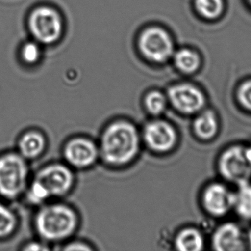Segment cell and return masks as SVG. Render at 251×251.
I'll list each match as a JSON object with an SVG mask.
<instances>
[{"label":"cell","instance_id":"cell-5","mask_svg":"<svg viewBox=\"0 0 251 251\" xmlns=\"http://www.w3.org/2000/svg\"><path fill=\"white\" fill-rule=\"evenodd\" d=\"M217 170L222 181L237 187L251 181V162L246 145L234 144L226 147L218 156Z\"/></svg>","mask_w":251,"mask_h":251},{"label":"cell","instance_id":"cell-11","mask_svg":"<svg viewBox=\"0 0 251 251\" xmlns=\"http://www.w3.org/2000/svg\"><path fill=\"white\" fill-rule=\"evenodd\" d=\"M145 142L155 152L165 153L175 147L178 139L175 128L164 121H153L144 129Z\"/></svg>","mask_w":251,"mask_h":251},{"label":"cell","instance_id":"cell-14","mask_svg":"<svg viewBox=\"0 0 251 251\" xmlns=\"http://www.w3.org/2000/svg\"><path fill=\"white\" fill-rule=\"evenodd\" d=\"M46 147L44 136L38 131H28L19 139L18 142L19 153L27 159H34L41 156Z\"/></svg>","mask_w":251,"mask_h":251},{"label":"cell","instance_id":"cell-15","mask_svg":"<svg viewBox=\"0 0 251 251\" xmlns=\"http://www.w3.org/2000/svg\"><path fill=\"white\" fill-rule=\"evenodd\" d=\"M175 246L177 250L181 251H203L206 247V240L200 230L189 227L177 234Z\"/></svg>","mask_w":251,"mask_h":251},{"label":"cell","instance_id":"cell-6","mask_svg":"<svg viewBox=\"0 0 251 251\" xmlns=\"http://www.w3.org/2000/svg\"><path fill=\"white\" fill-rule=\"evenodd\" d=\"M28 26L34 38L42 44H52L61 35V18L57 11L50 7H39L31 12Z\"/></svg>","mask_w":251,"mask_h":251},{"label":"cell","instance_id":"cell-4","mask_svg":"<svg viewBox=\"0 0 251 251\" xmlns=\"http://www.w3.org/2000/svg\"><path fill=\"white\" fill-rule=\"evenodd\" d=\"M28 175L26 160L19 153L0 156V195L8 200L22 195L26 188Z\"/></svg>","mask_w":251,"mask_h":251},{"label":"cell","instance_id":"cell-22","mask_svg":"<svg viewBox=\"0 0 251 251\" xmlns=\"http://www.w3.org/2000/svg\"><path fill=\"white\" fill-rule=\"evenodd\" d=\"M40 56H41V50H40L39 46L36 43L29 41L22 46L21 56L25 63L29 64L36 63L39 60Z\"/></svg>","mask_w":251,"mask_h":251},{"label":"cell","instance_id":"cell-25","mask_svg":"<svg viewBox=\"0 0 251 251\" xmlns=\"http://www.w3.org/2000/svg\"><path fill=\"white\" fill-rule=\"evenodd\" d=\"M246 238H247L248 250H251V229L246 232Z\"/></svg>","mask_w":251,"mask_h":251},{"label":"cell","instance_id":"cell-2","mask_svg":"<svg viewBox=\"0 0 251 251\" xmlns=\"http://www.w3.org/2000/svg\"><path fill=\"white\" fill-rule=\"evenodd\" d=\"M73 183V174L69 168L57 164L49 165L35 175L26 198L32 204H41L51 197L66 194Z\"/></svg>","mask_w":251,"mask_h":251},{"label":"cell","instance_id":"cell-10","mask_svg":"<svg viewBox=\"0 0 251 251\" xmlns=\"http://www.w3.org/2000/svg\"><path fill=\"white\" fill-rule=\"evenodd\" d=\"M210 246L212 250L218 251L248 250L246 232L237 223H222L214 229Z\"/></svg>","mask_w":251,"mask_h":251},{"label":"cell","instance_id":"cell-7","mask_svg":"<svg viewBox=\"0 0 251 251\" xmlns=\"http://www.w3.org/2000/svg\"><path fill=\"white\" fill-rule=\"evenodd\" d=\"M234 190L224 181H212L201 193L202 207L209 216L215 219L225 218L233 211Z\"/></svg>","mask_w":251,"mask_h":251},{"label":"cell","instance_id":"cell-16","mask_svg":"<svg viewBox=\"0 0 251 251\" xmlns=\"http://www.w3.org/2000/svg\"><path fill=\"white\" fill-rule=\"evenodd\" d=\"M234 190L233 212L245 222H251V181L237 186Z\"/></svg>","mask_w":251,"mask_h":251},{"label":"cell","instance_id":"cell-8","mask_svg":"<svg viewBox=\"0 0 251 251\" xmlns=\"http://www.w3.org/2000/svg\"><path fill=\"white\" fill-rule=\"evenodd\" d=\"M142 54L151 61L163 63L172 56L174 44L169 34L157 27L145 29L139 38Z\"/></svg>","mask_w":251,"mask_h":251},{"label":"cell","instance_id":"cell-21","mask_svg":"<svg viewBox=\"0 0 251 251\" xmlns=\"http://www.w3.org/2000/svg\"><path fill=\"white\" fill-rule=\"evenodd\" d=\"M236 99L243 111L251 113V80L244 81L238 87Z\"/></svg>","mask_w":251,"mask_h":251},{"label":"cell","instance_id":"cell-3","mask_svg":"<svg viewBox=\"0 0 251 251\" xmlns=\"http://www.w3.org/2000/svg\"><path fill=\"white\" fill-rule=\"evenodd\" d=\"M76 213L69 206L52 204L41 208L35 219V230L47 241H60L70 237L77 226Z\"/></svg>","mask_w":251,"mask_h":251},{"label":"cell","instance_id":"cell-23","mask_svg":"<svg viewBox=\"0 0 251 251\" xmlns=\"http://www.w3.org/2000/svg\"><path fill=\"white\" fill-rule=\"evenodd\" d=\"M25 250L28 251H43V250H47V248L45 247V246H42L41 244H39V243H31V244L27 245L26 248H25Z\"/></svg>","mask_w":251,"mask_h":251},{"label":"cell","instance_id":"cell-20","mask_svg":"<svg viewBox=\"0 0 251 251\" xmlns=\"http://www.w3.org/2000/svg\"><path fill=\"white\" fill-rule=\"evenodd\" d=\"M145 105L151 113L159 115L165 111L166 107V99L159 91H151L145 99Z\"/></svg>","mask_w":251,"mask_h":251},{"label":"cell","instance_id":"cell-19","mask_svg":"<svg viewBox=\"0 0 251 251\" xmlns=\"http://www.w3.org/2000/svg\"><path fill=\"white\" fill-rule=\"evenodd\" d=\"M195 4L199 13L206 19H215L224 10L223 0H196Z\"/></svg>","mask_w":251,"mask_h":251},{"label":"cell","instance_id":"cell-26","mask_svg":"<svg viewBox=\"0 0 251 251\" xmlns=\"http://www.w3.org/2000/svg\"><path fill=\"white\" fill-rule=\"evenodd\" d=\"M246 153H247L248 156L251 162V144L246 146Z\"/></svg>","mask_w":251,"mask_h":251},{"label":"cell","instance_id":"cell-9","mask_svg":"<svg viewBox=\"0 0 251 251\" xmlns=\"http://www.w3.org/2000/svg\"><path fill=\"white\" fill-rule=\"evenodd\" d=\"M171 104L180 113L196 115L206 108V97L203 91L189 84L174 85L168 91Z\"/></svg>","mask_w":251,"mask_h":251},{"label":"cell","instance_id":"cell-17","mask_svg":"<svg viewBox=\"0 0 251 251\" xmlns=\"http://www.w3.org/2000/svg\"><path fill=\"white\" fill-rule=\"evenodd\" d=\"M174 62L180 71L187 74L196 72L201 63L199 55L188 49H183L177 52L174 56Z\"/></svg>","mask_w":251,"mask_h":251},{"label":"cell","instance_id":"cell-12","mask_svg":"<svg viewBox=\"0 0 251 251\" xmlns=\"http://www.w3.org/2000/svg\"><path fill=\"white\" fill-rule=\"evenodd\" d=\"M64 156L72 166L88 167L97 160L98 150L94 142L88 139H74L65 147Z\"/></svg>","mask_w":251,"mask_h":251},{"label":"cell","instance_id":"cell-1","mask_svg":"<svg viewBox=\"0 0 251 251\" xmlns=\"http://www.w3.org/2000/svg\"><path fill=\"white\" fill-rule=\"evenodd\" d=\"M140 139L135 127L126 121L109 125L101 137L103 159L113 165H123L131 162L138 153Z\"/></svg>","mask_w":251,"mask_h":251},{"label":"cell","instance_id":"cell-13","mask_svg":"<svg viewBox=\"0 0 251 251\" xmlns=\"http://www.w3.org/2000/svg\"><path fill=\"white\" fill-rule=\"evenodd\" d=\"M193 130L199 139L213 141L221 130V121L216 111L206 108L197 113L193 121Z\"/></svg>","mask_w":251,"mask_h":251},{"label":"cell","instance_id":"cell-27","mask_svg":"<svg viewBox=\"0 0 251 251\" xmlns=\"http://www.w3.org/2000/svg\"><path fill=\"white\" fill-rule=\"evenodd\" d=\"M249 2H250V4H251V0H249Z\"/></svg>","mask_w":251,"mask_h":251},{"label":"cell","instance_id":"cell-18","mask_svg":"<svg viewBox=\"0 0 251 251\" xmlns=\"http://www.w3.org/2000/svg\"><path fill=\"white\" fill-rule=\"evenodd\" d=\"M18 225L17 217L14 212L0 203V239L11 235Z\"/></svg>","mask_w":251,"mask_h":251},{"label":"cell","instance_id":"cell-24","mask_svg":"<svg viewBox=\"0 0 251 251\" xmlns=\"http://www.w3.org/2000/svg\"><path fill=\"white\" fill-rule=\"evenodd\" d=\"M66 250L71 251H88L90 250L88 246H85V245L80 244V243H75V244H72L66 249Z\"/></svg>","mask_w":251,"mask_h":251}]
</instances>
